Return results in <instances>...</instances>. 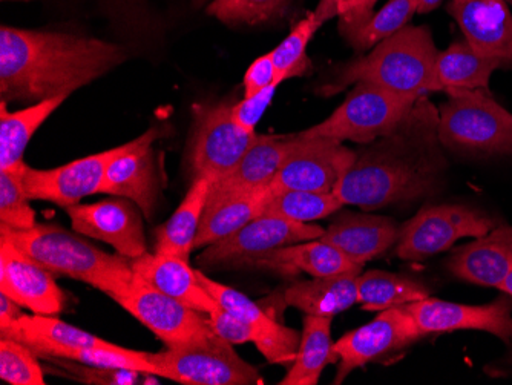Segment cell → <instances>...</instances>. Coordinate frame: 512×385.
Instances as JSON below:
<instances>
[{"label":"cell","mask_w":512,"mask_h":385,"mask_svg":"<svg viewBox=\"0 0 512 385\" xmlns=\"http://www.w3.org/2000/svg\"><path fill=\"white\" fill-rule=\"evenodd\" d=\"M123 149L125 145L43 171L25 163L11 172H16L30 200L51 201L66 209L79 205L82 198L99 194L106 169L117 155L122 154Z\"/></svg>","instance_id":"obj_14"},{"label":"cell","mask_w":512,"mask_h":385,"mask_svg":"<svg viewBox=\"0 0 512 385\" xmlns=\"http://www.w3.org/2000/svg\"><path fill=\"white\" fill-rule=\"evenodd\" d=\"M126 59L115 43L51 31L0 28V96L34 105L69 97Z\"/></svg>","instance_id":"obj_2"},{"label":"cell","mask_w":512,"mask_h":385,"mask_svg":"<svg viewBox=\"0 0 512 385\" xmlns=\"http://www.w3.org/2000/svg\"><path fill=\"white\" fill-rule=\"evenodd\" d=\"M355 2L356 0H321L315 14L322 22L333 16L344 17L348 11L352 10Z\"/></svg>","instance_id":"obj_46"},{"label":"cell","mask_w":512,"mask_h":385,"mask_svg":"<svg viewBox=\"0 0 512 385\" xmlns=\"http://www.w3.org/2000/svg\"><path fill=\"white\" fill-rule=\"evenodd\" d=\"M255 266L286 270L292 274L304 272L312 278L336 275H361L362 267L350 260L333 244L318 240L301 241L278 247L255 261Z\"/></svg>","instance_id":"obj_26"},{"label":"cell","mask_w":512,"mask_h":385,"mask_svg":"<svg viewBox=\"0 0 512 385\" xmlns=\"http://www.w3.org/2000/svg\"><path fill=\"white\" fill-rule=\"evenodd\" d=\"M490 103L491 106H493V108L496 109L497 114H499L500 117H503V119H505L506 122H508L509 125L512 126V112H509L508 109L503 108V106L500 105L499 102H496V100H494L493 97L491 96Z\"/></svg>","instance_id":"obj_49"},{"label":"cell","mask_w":512,"mask_h":385,"mask_svg":"<svg viewBox=\"0 0 512 385\" xmlns=\"http://www.w3.org/2000/svg\"><path fill=\"white\" fill-rule=\"evenodd\" d=\"M0 292L37 315H59L66 295L45 267L0 237Z\"/></svg>","instance_id":"obj_18"},{"label":"cell","mask_w":512,"mask_h":385,"mask_svg":"<svg viewBox=\"0 0 512 385\" xmlns=\"http://www.w3.org/2000/svg\"><path fill=\"white\" fill-rule=\"evenodd\" d=\"M39 356L13 338L0 336V379L11 385H45Z\"/></svg>","instance_id":"obj_38"},{"label":"cell","mask_w":512,"mask_h":385,"mask_svg":"<svg viewBox=\"0 0 512 385\" xmlns=\"http://www.w3.org/2000/svg\"><path fill=\"white\" fill-rule=\"evenodd\" d=\"M401 228L382 215L338 212L321 240L333 244L359 266L398 243Z\"/></svg>","instance_id":"obj_22"},{"label":"cell","mask_w":512,"mask_h":385,"mask_svg":"<svg viewBox=\"0 0 512 385\" xmlns=\"http://www.w3.org/2000/svg\"><path fill=\"white\" fill-rule=\"evenodd\" d=\"M444 0H419V7H417V14H427L436 10Z\"/></svg>","instance_id":"obj_48"},{"label":"cell","mask_w":512,"mask_h":385,"mask_svg":"<svg viewBox=\"0 0 512 385\" xmlns=\"http://www.w3.org/2000/svg\"><path fill=\"white\" fill-rule=\"evenodd\" d=\"M508 62L496 57L477 53L467 39L454 42L445 51L437 54L434 66L433 91H486L490 88L491 76Z\"/></svg>","instance_id":"obj_27"},{"label":"cell","mask_w":512,"mask_h":385,"mask_svg":"<svg viewBox=\"0 0 512 385\" xmlns=\"http://www.w3.org/2000/svg\"><path fill=\"white\" fill-rule=\"evenodd\" d=\"M269 198V189H266L206 203L203 220L195 238L194 251L206 249L207 246L230 237L247 223L263 215Z\"/></svg>","instance_id":"obj_31"},{"label":"cell","mask_w":512,"mask_h":385,"mask_svg":"<svg viewBox=\"0 0 512 385\" xmlns=\"http://www.w3.org/2000/svg\"><path fill=\"white\" fill-rule=\"evenodd\" d=\"M505 297L483 306L448 303L437 298H425L404 306L413 315L414 321L424 335L457 332V330H480L502 339L512 346V298Z\"/></svg>","instance_id":"obj_17"},{"label":"cell","mask_w":512,"mask_h":385,"mask_svg":"<svg viewBox=\"0 0 512 385\" xmlns=\"http://www.w3.org/2000/svg\"><path fill=\"white\" fill-rule=\"evenodd\" d=\"M114 301L148 327L166 347L198 343L215 335L206 313L160 292L140 275L135 274L131 287Z\"/></svg>","instance_id":"obj_11"},{"label":"cell","mask_w":512,"mask_h":385,"mask_svg":"<svg viewBox=\"0 0 512 385\" xmlns=\"http://www.w3.org/2000/svg\"><path fill=\"white\" fill-rule=\"evenodd\" d=\"M324 229L312 223H299L287 218L260 215L246 226L204 249L198 261L206 266L215 264H255L258 258L278 247L301 241L318 240Z\"/></svg>","instance_id":"obj_13"},{"label":"cell","mask_w":512,"mask_h":385,"mask_svg":"<svg viewBox=\"0 0 512 385\" xmlns=\"http://www.w3.org/2000/svg\"><path fill=\"white\" fill-rule=\"evenodd\" d=\"M158 376L184 385H261L255 367L240 358L234 344L215 333L211 338L151 353Z\"/></svg>","instance_id":"obj_7"},{"label":"cell","mask_w":512,"mask_h":385,"mask_svg":"<svg viewBox=\"0 0 512 385\" xmlns=\"http://www.w3.org/2000/svg\"><path fill=\"white\" fill-rule=\"evenodd\" d=\"M287 306L304 315L333 318L358 303V275H336L299 281L284 292Z\"/></svg>","instance_id":"obj_29"},{"label":"cell","mask_w":512,"mask_h":385,"mask_svg":"<svg viewBox=\"0 0 512 385\" xmlns=\"http://www.w3.org/2000/svg\"><path fill=\"white\" fill-rule=\"evenodd\" d=\"M439 108L422 96L393 131L356 149L355 163L335 188L345 206L367 211L434 194L447 169Z\"/></svg>","instance_id":"obj_1"},{"label":"cell","mask_w":512,"mask_h":385,"mask_svg":"<svg viewBox=\"0 0 512 385\" xmlns=\"http://www.w3.org/2000/svg\"><path fill=\"white\" fill-rule=\"evenodd\" d=\"M45 361L53 362L54 367L59 369V372L51 373H57V375L60 373L66 378L83 382V384L135 385L140 382V375H143V373L132 372V370L91 366V364L68 358H46Z\"/></svg>","instance_id":"obj_41"},{"label":"cell","mask_w":512,"mask_h":385,"mask_svg":"<svg viewBox=\"0 0 512 385\" xmlns=\"http://www.w3.org/2000/svg\"><path fill=\"white\" fill-rule=\"evenodd\" d=\"M494 228V220L468 206H425L402 226L396 254L402 260H425L448 251L460 238L483 237Z\"/></svg>","instance_id":"obj_9"},{"label":"cell","mask_w":512,"mask_h":385,"mask_svg":"<svg viewBox=\"0 0 512 385\" xmlns=\"http://www.w3.org/2000/svg\"><path fill=\"white\" fill-rule=\"evenodd\" d=\"M131 264L135 274L191 309L209 315L220 306L201 284L197 270L189 266V261L154 252L131 260Z\"/></svg>","instance_id":"obj_25"},{"label":"cell","mask_w":512,"mask_h":385,"mask_svg":"<svg viewBox=\"0 0 512 385\" xmlns=\"http://www.w3.org/2000/svg\"><path fill=\"white\" fill-rule=\"evenodd\" d=\"M278 85L276 83L275 65H273L272 53L261 56L256 59L249 70L244 74L243 86L244 96L252 97L255 94L261 93L269 86Z\"/></svg>","instance_id":"obj_44"},{"label":"cell","mask_w":512,"mask_h":385,"mask_svg":"<svg viewBox=\"0 0 512 385\" xmlns=\"http://www.w3.org/2000/svg\"><path fill=\"white\" fill-rule=\"evenodd\" d=\"M0 336L13 338L30 347L39 358H53L65 349H100L114 347L99 336L71 326L51 315H25L13 323L0 326Z\"/></svg>","instance_id":"obj_24"},{"label":"cell","mask_w":512,"mask_h":385,"mask_svg":"<svg viewBox=\"0 0 512 385\" xmlns=\"http://www.w3.org/2000/svg\"><path fill=\"white\" fill-rule=\"evenodd\" d=\"M278 86H269V88L264 89L261 93L255 94L252 97H243V100L238 102L237 105H232L230 114H232L234 122L240 128H243L244 131L256 132V125L260 123L261 117L264 116V112L272 103Z\"/></svg>","instance_id":"obj_43"},{"label":"cell","mask_w":512,"mask_h":385,"mask_svg":"<svg viewBox=\"0 0 512 385\" xmlns=\"http://www.w3.org/2000/svg\"><path fill=\"white\" fill-rule=\"evenodd\" d=\"M293 145L292 137L258 134L240 163L226 177L215 181L207 203L235 195L266 191Z\"/></svg>","instance_id":"obj_21"},{"label":"cell","mask_w":512,"mask_h":385,"mask_svg":"<svg viewBox=\"0 0 512 385\" xmlns=\"http://www.w3.org/2000/svg\"><path fill=\"white\" fill-rule=\"evenodd\" d=\"M344 208L335 192L289 191L270 197L263 214L312 223L338 214Z\"/></svg>","instance_id":"obj_35"},{"label":"cell","mask_w":512,"mask_h":385,"mask_svg":"<svg viewBox=\"0 0 512 385\" xmlns=\"http://www.w3.org/2000/svg\"><path fill=\"white\" fill-rule=\"evenodd\" d=\"M499 290H502L503 293H506V295L512 298V269L508 277L505 278V281L500 284Z\"/></svg>","instance_id":"obj_50"},{"label":"cell","mask_w":512,"mask_h":385,"mask_svg":"<svg viewBox=\"0 0 512 385\" xmlns=\"http://www.w3.org/2000/svg\"><path fill=\"white\" fill-rule=\"evenodd\" d=\"M158 131L149 129L138 139L125 143L122 154L106 169L99 194L134 201L148 220L154 215L161 198L160 171L154 143Z\"/></svg>","instance_id":"obj_16"},{"label":"cell","mask_w":512,"mask_h":385,"mask_svg":"<svg viewBox=\"0 0 512 385\" xmlns=\"http://www.w3.org/2000/svg\"><path fill=\"white\" fill-rule=\"evenodd\" d=\"M508 362H509V364H512V352H511V355L508 356Z\"/></svg>","instance_id":"obj_52"},{"label":"cell","mask_w":512,"mask_h":385,"mask_svg":"<svg viewBox=\"0 0 512 385\" xmlns=\"http://www.w3.org/2000/svg\"><path fill=\"white\" fill-rule=\"evenodd\" d=\"M437 51L427 27L402 28L379 42L370 53L342 66L319 96L332 97L358 82L371 83L398 94L433 93Z\"/></svg>","instance_id":"obj_4"},{"label":"cell","mask_w":512,"mask_h":385,"mask_svg":"<svg viewBox=\"0 0 512 385\" xmlns=\"http://www.w3.org/2000/svg\"><path fill=\"white\" fill-rule=\"evenodd\" d=\"M448 269L459 280L499 289L512 269V226H499L459 247Z\"/></svg>","instance_id":"obj_23"},{"label":"cell","mask_w":512,"mask_h":385,"mask_svg":"<svg viewBox=\"0 0 512 385\" xmlns=\"http://www.w3.org/2000/svg\"><path fill=\"white\" fill-rule=\"evenodd\" d=\"M212 185L214 183L209 178L192 180L191 188L181 201L177 211L158 228L154 252L174 255L181 260H191L195 238H197L198 229L203 220L207 197H209Z\"/></svg>","instance_id":"obj_28"},{"label":"cell","mask_w":512,"mask_h":385,"mask_svg":"<svg viewBox=\"0 0 512 385\" xmlns=\"http://www.w3.org/2000/svg\"><path fill=\"white\" fill-rule=\"evenodd\" d=\"M197 274L201 284L206 287L207 292L211 293L223 309L229 310L241 320L252 324L260 332L261 343L256 346V349L263 353L264 358L270 364H281V366L290 364L292 366L296 353H298L301 333L273 320L269 313L264 312L244 293L212 280L201 270H197Z\"/></svg>","instance_id":"obj_19"},{"label":"cell","mask_w":512,"mask_h":385,"mask_svg":"<svg viewBox=\"0 0 512 385\" xmlns=\"http://www.w3.org/2000/svg\"><path fill=\"white\" fill-rule=\"evenodd\" d=\"M74 232L108 243L128 260L148 254L143 212L128 198H108L66 208Z\"/></svg>","instance_id":"obj_15"},{"label":"cell","mask_w":512,"mask_h":385,"mask_svg":"<svg viewBox=\"0 0 512 385\" xmlns=\"http://www.w3.org/2000/svg\"><path fill=\"white\" fill-rule=\"evenodd\" d=\"M439 108V139L465 155H512V126L491 106L486 91H450Z\"/></svg>","instance_id":"obj_6"},{"label":"cell","mask_w":512,"mask_h":385,"mask_svg":"<svg viewBox=\"0 0 512 385\" xmlns=\"http://www.w3.org/2000/svg\"><path fill=\"white\" fill-rule=\"evenodd\" d=\"M419 97L422 96L393 93L381 86L358 82L332 116L299 134L367 145L393 131Z\"/></svg>","instance_id":"obj_5"},{"label":"cell","mask_w":512,"mask_h":385,"mask_svg":"<svg viewBox=\"0 0 512 385\" xmlns=\"http://www.w3.org/2000/svg\"><path fill=\"white\" fill-rule=\"evenodd\" d=\"M376 2H378V0H356L352 10L348 11L344 17H341V22H339V30H341V33H347L348 30H352L356 25L364 22L368 16H371Z\"/></svg>","instance_id":"obj_45"},{"label":"cell","mask_w":512,"mask_h":385,"mask_svg":"<svg viewBox=\"0 0 512 385\" xmlns=\"http://www.w3.org/2000/svg\"><path fill=\"white\" fill-rule=\"evenodd\" d=\"M36 224V212L16 172L0 171V228L28 231Z\"/></svg>","instance_id":"obj_40"},{"label":"cell","mask_w":512,"mask_h":385,"mask_svg":"<svg viewBox=\"0 0 512 385\" xmlns=\"http://www.w3.org/2000/svg\"><path fill=\"white\" fill-rule=\"evenodd\" d=\"M355 158V149L338 140L293 135L292 148L270 183V197L289 191L333 192Z\"/></svg>","instance_id":"obj_10"},{"label":"cell","mask_w":512,"mask_h":385,"mask_svg":"<svg viewBox=\"0 0 512 385\" xmlns=\"http://www.w3.org/2000/svg\"><path fill=\"white\" fill-rule=\"evenodd\" d=\"M232 105L194 106V123L188 145L192 180L209 178L212 183L226 177L255 143L258 134L237 125L230 114Z\"/></svg>","instance_id":"obj_8"},{"label":"cell","mask_w":512,"mask_h":385,"mask_svg":"<svg viewBox=\"0 0 512 385\" xmlns=\"http://www.w3.org/2000/svg\"><path fill=\"white\" fill-rule=\"evenodd\" d=\"M424 336L404 306L382 310L375 320L345 333L333 344V352L338 356L335 384H342L350 373L371 362L402 352Z\"/></svg>","instance_id":"obj_12"},{"label":"cell","mask_w":512,"mask_h":385,"mask_svg":"<svg viewBox=\"0 0 512 385\" xmlns=\"http://www.w3.org/2000/svg\"><path fill=\"white\" fill-rule=\"evenodd\" d=\"M430 297V290L404 275L385 270H368L358 275V303L367 310L391 309L407 306Z\"/></svg>","instance_id":"obj_33"},{"label":"cell","mask_w":512,"mask_h":385,"mask_svg":"<svg viewBox=\"0 0 512 385\" xmlns=\"http://www.w3.org/2000/svg\"><path fill=\"white\" fill-rule=\"evenodd\" d=\"M66 96L34 103L28 108L8 112L7 102L0 105V171H16L25 165L23 155L37 129L50 119Z\"/></svg>","instance_id":"obj_30"},{"label":"cell","mask_w":512,"mask_h":385,"mask_svg":"<svg viewBox=\"0 0 512 385\" xmlns=\"http://www.w3.org/2000/svg\"><path fill=\"white\" fill-rule=\"evenodd\" d=\"M7 238L31 260L54 277H68L102 290L115 300L131 287L135 272L131 260L112 255L88 243L80 234L56 224H39L28 231L0 228Z\"/></svg>","instance_id":"obj_3"},{"label":"cell","mask_w":512,"mask_h":385,"mask_svg":"<svg viewBox=\"0 0 512 385\" xmlns=\"http://www.w3.org/2000/svg\"><path fill=\"white\" fill-rule=\"evenodd\" d=\"M53 358H68L85 362L91 366L109 367V369L132 370L143 375L158 376V369L151 361V353L137 352L122 346L100 347V349H65Z\"/></svg>","instance_id":"obj_37"},{"label":"cell","mask_w":512,"mask_h":385,"mask_svg":"<svg viewBox=\"0 0 512 385\" xmlns=\"http://www.w3.org/2000/svg\"><path fill=\"white\" fill-rule=\"evenodd\" d=\"M209 323H211L212 329L221 338L229 341L230 344H246L253 343L255 346L261 343V335L252 324L247 321L241 320L234 313H230L229 310L223 309L218 306L214 312L207 315Z\"/></svg>","instance_id":"obj_42"},{"label":"cell","mask_w":512,"mask_h":385,"mask_svg":"<svg viewBox=\"0 0 512 385\" xmlns=\"http://www.w3.org/2000/svg\"><path fill=\"white\" fill-rule=\"evenodd\" d=\"M321 19L315 13L302 19L289 36L279 43L272 53L273 65H275L276 83L281 85L284 80L299 77L306 73L310 66L307 57V47L316 31L322 27Z\"/></svg>","instance_id":"obj_36"},{"label":"cell","mask_w":512,"mask_h":385,"mask_svg":"<svg viewBox=\"0 0 512 385\" xmlns=\"http://www.w3.org/2000/svg\"><path fill=\"white\" fill-rule=\"evenodd\" d=\"M332 318L306 315L295 361L281 385H316L327 364L338 362L333 352Z\"/></svg>","instance_id":"obj_32"},{"label":"cell","mask_w":512,"mask_h":385,"mask_svg":"<svg viewBox=\"0 0 512 385\" xmlns=\"http://www.w3.org/2000/svg\"><path fill=\"white\" fill-rule=\"evenodd\" d=\"M22 309L23 307L19 306L16 301L0 292V326L13 323L20 318L23 315Z\"/></svg>","instance_id":"obj_47"},{"label":"cell","mask_w":512,"mask_h":385,"mask_svg":"<svg viewBox=\"0 0 512 385\" xmlns=\"http://www.w3.org/2000/svg\"><path fill=\"white\" fill-rule=\"evenodd\" d=\"M290 0H214L207 14L224 24L258 25L281 16Z\"/></svg>","instance_id":"obj_39"},{"label":"cell","mask_w":512,"mask_h":385,"mask_svg":"<svg viewBox=\"0 0 512 385\" xmlns=\"http://www.w3.org/2000/svg\"><path fill=\"white\" fill-rule=\"evenodd\" d=\"M419 0H390L381 10L371 13L364 22L342 34L356 51H368L379 42L407 27L417 14Z\"/></svg>","instance_id":"obj_34"},{"label":"cell","mask_w":512,"mask_h":385,"mask_svg":"<svg viewBox=\"0 0 512 385\" xmlns=\"http://www.w3.org/2000/svg\"><path fill=\"white\" fill-rule=\"evenodd\" d=\"M207 0H192V4H194L195 8L201 7V5L206 4Z\"/></svg>","instance_id":"obj_51"},{"label":"cell","mask_w":512,"mask_h":385,"mask_svg":"<svg viewBox=\"0 0 512 385\" xmlns=\"http://www.w3.org/2000/svg\"><path fill=\"white\" fill-rule=\"evenodd\" d=\"M506 2H508L509 5H512V0H506Z\"/></svg>","instance_id":"obj_53"},{"label":"cell","mask_w":512,"mask_h":385,"mask_svg":"<svg viewBox=\"0 0 512 385\" xmlns=\"http://www.w3.org/2000/svg\"><path fill=\"white\" fill-rule=\"evenodd\" d=\"M506 0H451L448 13L477 53L512 65V13Z\"/></svg>","instance_id":"obj_20"}]
</instances>
